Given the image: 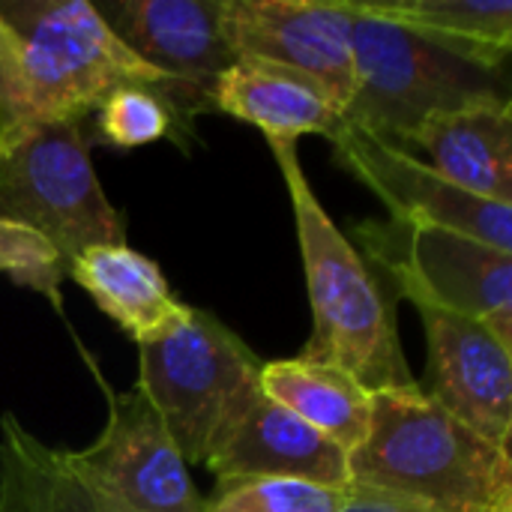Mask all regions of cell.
<instances>
[{
  "instance_id": "obj_4",
  "label": "cell",
  "mask_w": 512,
  "mask_h": 512,
  "mask_svg": "<svg viewBox=\"0 0 512 512\" xmlns=\"http://www.w3.org/2000/svg\"><path fill=\"white\" fill-rule=\"evenodd\" d=\"M258 372V354L213 312L195 306L165 339L138 345V384L186 465L210 459L258 390Z\"/></svg>"
},
{
  "instance_id": "obj_1",
  "label": "cell",
  "mask_w": 512,
  "mask_h": 512,
  "mask_svg": "<svg viewBox=\"0 0 512 512\" xmlns=\"http://www.w3.org/2000/svg\"><path fill=\"white\" fill-rule=\"evenodd\" d=\"M351 486L429 512H512V450L456 420L420 384L372 390L366 441L348 456Z\"/></svg>"
},
{
  "instance_id": "obj_23",
  "label": "cell",
  "mask_w": 512,
  "mask_h": 512,
  "mask_svg": "<svg viewBox=\"0 0 512 512\" xmlns=\"http://www.w3.org/2000/svg\"><path fill=\"white\" fill-rule=\"evenodd\" d=\"M33 126H39V120L24 72L21 42L0 18V150L12 147Z\"/></svg>"
},
{
  "instance_id": "obj_3",
  "label": "cell",
  "mask_w": 512,
  "mask_h": 512,
  "mask_svg": "<svg viewBox=\"0 0 512 512\" xmlns=\"http://www.w3.org/2000/svg\"><path fill=\"white\" fill-rule=\"evenodd\" d=\"M354 3V99L342 123L405 147V138L432 114L512 102L507 72L477 66L423 36L384 21Z\"/></svg>"
},
{
  "instance_id": "obj_25",
  "label": "cell",
  "mask_w": 512,
  "mask_h": 512,
  "mask_svg": "<svg viewBox=\"0 0 512 512\" xmlns=\"http://www.w3.org/2000/svg\"><path fill=\"white\" fill-rule=\"evenodd\" d=\"M96 498V504H99V512H129L123 510V507H117V504H111V501H105V498H99V495H93Z\"/></svg>"
},
{
  "instance_id": "obj_15",
  "label": "cell",
  "mask_w": 512,
  "mask_h": 512,
  "mask_svg": "<svg viewBox=\"0 0 512 512\" xmlns=\"http://www.w3.org/2000/svg\"><path fill=\"white\" fill-rule=\"evenodd\" d=\"M66 276L135 345H153L177 330L189 309L171 294L159 264L126 243L90 246L66 264Z\"/></svg>"
},
{
  "instance_id": "obj_5",
  "label": "cell",
  "mask_w": 512,
  "mask_h": 512,
  "mask_svg": "<svg viewBox=\"0 0 512 512\" xmlns=\"http://www.w3.org/2000/svg\"><path fill=\"white\" fill-rule=\"evenodd\" d=\"M0 18L21 42L39 123L84 120L120 87H165L90 0H0Z\"/></svg>"
},
{
  "instance_id": "obj_14",
  "label": "cell",
  "mask_w": 512,
  "mask_h": 512,
  "mask_svg": "<svg viewBox=\"0 0 512 512\" xmlns=\"http://www.w3.org/2000/svg\"><path fill=\"white\" fill-rule=\"evenodd\" d=\"M429 168L453 186L498 204H512V102H480L426 117L408 138Z\"/></svg>"
},
{
  "instance_id": "obj_8",
  "label": "cell",
  "mask_w": 512,
  "mask_h": 512,
  "mask_svg": "<svg viewBox=\"0 0 512 512\" xmlns=\"http://www.w3.org/2000/svg\"><path fill=\"white\" fill-rule=\"evenodd\" d=\"M96 378L108 399V420L93 444L63 450L72 474L93 495L129 512H204L189 465L141 384L114 393L99 372Z\"/></svg>"
},
{
  "instance_id": "obj_21",
  "label": "cell",
  "mask_w": 512,
  "mask_h": 512,
  "mask_svg": "<svg viewBox=\"0 0 512 512\" xmlns=\"http://www.w3.org/2000/svg\"><path fill=\"white\" fill-rule=\"evenodd\" d=\"M96 132L120 150L153 144L174 135V117L153 87H120L96 108Z\"/></svg>"
},
{
  "instance_id": "obj_7",
  "label": "cell",
  "mask_w": 512,
  "mask_h": 512,
  "mask_svg": "<svg viewBox=\"0 0 512 512\" xmlns=\"http://www.w3.org/2000/svg\"><path fill=\"white\" fill-rule=\"evenodd\" d=\"M366 261L381 264L393 291L483 324L512 348V255L438 225H357Z\"/></svg>"
},
{
  "instance_id": "obj_9",
  "label": "cell",
  "mask_w": 512,
  "mask_h": 512,
  "mask_svg": "<svg viewBox=\"0 0 512 512\" xmlns=\"http://www.w3.org/2000/svg\"><path fill=\"white\" fill-rule=\"evenodd\" d=\"M105 24L153 66L165 87L156 90L174 117V138L213 111L219 75L237 60L222 33V0H102L93 3Z\"/></svg>"
},
{
  "instance_id": "obj_16",
  "label": "cell",
  "mask_w": 512,
  "mask_h": 512,
  "mask_svg": "<svg viewBox=\"0 0 512 512\" xmlns=\"http://www.w3.org/2000/svg\"><path fill=\"white\" fill-rule=\"evenodd\" d=\"M213 111L258 126L267 144H297L300 135L330 138L342 111L309 78L252 57H237L216 81Z\"/></svg>"
},
{
  "instance_id": "obj_20",
  "label": "cell",
  "mask_w": 512,
  "mask_h": 512,
  "mask_svg": "<svg viewBox=\"0 0 512 512\" xmlns=\"http://www.w3.org/2000/svg\"><path fill=\"white\" fill-rule=\"evenodd\" d=\"M354 498V486H324L282 477L216 480L204 512H342Z\"/></svg>"
},
{
  "instance_id": "obj_24",
  "label": "cell",
  "mask_w": 512,
  "mask_h": 512,
  "mask_svg": "<svg viewBox=\"0 0 512 512\" xmlns=\"http://www.w3.org/2000/svg\"><path fill=\"white\" fill-rule=\"evenodd\" d=\"M342 512H429L411 501H402L396 495H387V492H375V489H363V486H354V498L351 504Z\"/></svg>"
},
{
  "instance_id": "obj_12",
  "label": "cell",
  "mask_w": 512,
  "mask_h": 512,
  "mask_svg": "<svg viewBox=\"0 0 512 512\" xmlns=\"http://www.w3.org/2000/svg\"><path fill=\"white\" fill-rule=\"evenodd\" d=\"M414 306L429 348L420 390L492 444L512 450V348L465 315L429 303Z\"/></svg>"
},
{
  "instance_id": "obj_11",
  "label": "cell",
  "mask_w": 512,
  "mask_h": 512,
  "mask_svg": "<svg viewBox=\"0 0 512 512\" xmlns=\"http://www.w3.org/2000/svg\"><path fill=\"white\" fill-rule=\"evenodd\" d=\"M330 144L336 162L375 192L396 222L450 228L512 255V204L486 201L453 186L414 153L351 123H339Z\"/></svg>"
},
{
  "instance_id": "obj_19",
  "label": "cell",
  "mask_w": 512,
  "mask_h": 512,
  "mask_svg": "<svg viewBox=\"0 0 512 512\" xmlns=\"http://www.w3.org/2000/svg\"><path fill=\"white\" fill-rule=\"evenodd\" d=\"M0 512H99L63 450L42 444L9 411L0 417Z\"/></svg>"
},
{
  "instance_id": "obj_10",
  "label": "cell",
  "mask_w": 512,
  "mask_h": 512,
  "mask_svg": "<svg viewBox=\"0 0 512 512\" xmlns=\"http://www.w3.org/2000/svg\"><path fill=\"white\" fill-rule=\"evenodd\" d=\"M222 33L234 57L309 78L342 114L351 105L357 87L351 0H222Z\"/></svg>"
},
{
  "instance_id": "obj_18",
  "label": "cell",
  "mask_w": 512,
  "mask_h": 512,
  "mask_svg": "<svg viewBox=\"0 0 512 512\" xmlns=\"http://www.w3.org/2000/svg\"><path fill=\"white\" fill-rule=\"evenodd\" d=\"M426 42L477 66L507 72L512 51L510 0H357Z\"/></svg>"
},
{
  "instance_id": "obj_6",
  "label": "cell",
  "mask_w": 512,
  "mask_h": 512,
  "mask_svg": "<svg viewBox=\"0 0 512 512\" xmlns=\"http://www.w3.org/2000/svg\"><path fill=\"white\" fill-rule=\"evenodd\" d=\"M81 123H39L0 150V219L45 237L63 270L90 246L126 243V222L96 180Z\"/></svg>"
},
{
  "instance_id": "obj_17",
  "label": "cell",
  "mask_w": 512,
  "mask_h": 512,
  "mask_svg": "<svg viewBox=\"0 0 512 512\" xmlns=\"http://www.w3.org/2000/svg\"><path fill=\"white\" fill-rule=\"evenodd\" d=\"M258 384L267 399L300 417L348 456L369 435L372 390H366L351 372L333 363L306 357L270 360L261 363Z\"/></svg>"
},
{
  "instance_id": "obj_13",
  "label": "cell",
  "mask_w": 512,
  "mask_h": 512,
  "mask_svg": "<svg viewBox=\"0 0 512 512\" xmlns=\"http://www.w3.org/2000/svg\"><path fill=\"white\" fill-rule=\"evenodd\" d=\"M216 480L282 477L351 486L348 453L258 390L204 462Z\"/></svg>"
},
{
  "instance_id": "obj_22",
  "label": "cell",
  "mask_w": 512,
  "mask_h": 512,
  "mask_svg": "<svg viewBox=\"0 0 512 512\" xmlns=\"http://www.w3.org/2000/svg\"><path fill=\"white\" fill-rule=\"evenodd\" d=\"M0 273L15 285L45 294L51 303H60V282L66 276L54 246L36 231L0 219Z\"/></svg>"
},
{
  "instance_id": "obj_2",
  "label": "cell",
  "mask_w": 512,
  "mask_h": 512,
  "mask_svg": "<svg viewBox=\"0 0 512 512\" xmlns=\"http://www.w3.org/2000/svg\"><path fill=\"white\" fill-rule=\"evenodd\" d=\"M270 153L288 186L312 303V333L300 357L333 363L351 372L366 390L414 387L396 306L384 285L312 192L297 144H270Z\"/></svg>"
}]
</instances>
